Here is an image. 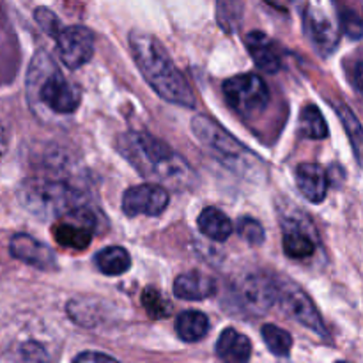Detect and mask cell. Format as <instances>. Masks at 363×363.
Segmentation results:
<instances>
[{
    "label": "cell",
    "mask_w": 363,
    "mask_h": 363,
    "mask_svg": "<svg viewBox=\"0 0 363 363\" xmlns=\"http://www.w3.org/2000/svg\"><path fill=\"white\" fill-rule=\"evenodd\" d=\"M117 149L138 174L160 186L169 184L174 190H183L194 181L191 167L169 144L145 131L123 133Z\"/></svg>",
    "instance_id": "obj_1"
},
{
    "label": "cell",
    "mask_w": 363,
    "mask_h": 363,
    "mask_svg": "<svg viewBox=\"0 0 363 363\" xmlns=\"http://www.w3.org/2000/svg\"><path fill=\"white\" fill-rule=\"evenodd\" d=\"M130 48L145 82L160 98L174 105L195 108V96L190 84L158 39L145 32L133 30L130 34Z\"/></svg>",
    "instance_id": "obj_2"
},
{
    "label": "cell",
    "mask_w": 363,
    "mask_h": 363,
    "mask_svg": "<svg viewBox=\"0 0 363 363\" xmlns=\"http://www.w3.org/2000/svg\"><path fill=\"white\" fill-rule=\"evenodd\" d=\"M20 204L41 220L67 218L87 209L85 199L77 188L64 181L32 177L21 183L18 190Z\"/></svg>",
    "instance_id": "obj_3"
},
{
    "label": "cell",
    "mask_w": 363,
    "mask_h": 363,
    "mask_svg": "<svg viewBox=\"0 0 363 363\" xmlns=\"http://www.w3.org/2000/svg\"><path fill=\"white\" fill-rule=\"evenodd\" d=\"M28 96L55 113H71L80 105V91L67 80L46 52H38L27 74Z\"/></svg>",
    "instance_id": "obj_4"
},
{
    "label": "cell",
    "mask_w": 363,
    "mask_h": 363,
    "mask_svg": "<svg viewBox=\"0 0 363 363\" xmlns=\"http://www.w3.org/2000/svg\"><path fill=\"white\" fill-rule=\"evenodd\" d=\"M191 130L201 144L206 145L229 169L241 174H252V176L262 170L261 160L241 142H238L229 131L223 130L216 121L206 116H195L191 119Z\"/></svg>",
    "instance_id": "obj_5"
},
{
    "label": "cell",
    "mask_w": 363,
    "mask_h": 363,
    "mask_svg": "<svg viewBox=\"0 0 363 363\" xmlns=\"http://www.w3.org/2000/svg\"><path fill=\"white\" fill-rule=\"evenodd\" d=\"M223 94L230 108L243 119H255L269 103V89L259 74H236L223 82Z\"/></svg>",
    "instance_id": "obj_6"
},
{
    "label": "cell",
    "mask_w": 363,
    "mask_h": 363,
    "mask_svg": "<svg viewBox=\"0 0 363 363\" xmlns=\"http://www.w3.org/2000/svg\"><path fill=\"white\" fill-rule=\"evenodd\" d=\"M277 282H279V301L277 303L280 305L284 314L289 315L293 321L300 323L311 332L318 333L319 337H328L325 321L311 296L300 286L289 282V280H277Z\"/></svg>",
    "instance_id": "obj_7"
},
{
    "label": "cell",
    "mask_w": 363,
    "mask_h": 363,
    "mask_svg": "<svg viewBox=\"0 0 363 363\" xmlns=\"http://www.w3.org/2000/svg\"><path fill=\"white\" fill-rule=\"evenodd\" d=\"M55 39L60 59L69 69H78L94 55V34L87 27H64Z\"/></svg>",
    "instance_id": "obj_8"
},
{
    "label": "cell",
    "mask_w": 363,
    "mask_h": 363,
    "mask_svg": "<svg viewBox=\"0 0 363 363\" xmlns=\"http://www.w3.org/2000/svg\"><path fill=\"white\" fill-rule=\"evenodd\" d=\"M170 197L167 188L155 183L131 186L123 195V211L126 216H158L169 206Z\"/></svg>",
    "instance_id": "obj_9"
},
{
    "label": "cell",
    "mask_w": 363,
    "mask_h": 363,
    "mask_svg": "<svg viewBox=\"0 0 363 363\" xmlns=\"http://www.w3.org/2000/svg\"><path fill=\"white\" fill-rule=\"evenodd\" d=\"M241 305L252 314H264L279 301V282L266 275H250L238 289Z\"/></svg>",
    "instance_id": "obj_10"
},
{
    "label": "cell",
    "mask_w": 363,
    "mask_h": 363,
    "mask_svg": "<svg viewBox=\"0 0 363 363\" xmlns=\"http://www.w3.org/2000/svg\"><path fill=\"white\" fill-rule=\"evenodd\" d=\"M66 222L57 225L53 229L55 234V240L59 241L62 247L74 248V250H84L91 245L92 233H94L96 218L92 215V211L84 209V211H78L77 215H71L67 218H64Z\"/></svg>",
    "instance_id": "obj_11"
},
{
    "label": "cell",
    "mask_w": 363,
    "mask_h": 363,
    "mask_svg": "<svg viewBox=\"0 0 363 363\" xmlns=\"http://www.w3.org/2000/svg\"><path fill=\"white\" fill-rule=\"evenodd\" d=\"M9 252L14 259L38 269H53L57 266V259L52 248L28 234L13 236L9 243Z\"/></svg>",
    "instance_id": "obj_12"
},
{
    "label": "cell",
    "mask_w": 363,
    "mask_h": 363,
    "mask_svg": "<svg viewBox=\"0 0 363 363\" xmlns=\"http://www.w3.org/2000/svg\"><path fill=\"white\" fill-rule=\"evenodd\" d=\"M296 177L298 190L301 191L307 201L314 202H323L326 197V191H328V176H326V170L323 169L318 163H300L296 167Z\"/></svg>",
    "instance_id": "obj_13"
},
{
    "label": "cell",
    "mask_w": 363,
    "mask_h": 363,
    "mask_svg": "<svg viewBox=\"0 0 363 363\" xmlns=\"http://www.w3.org/2000/svg\"><path fill=\"white\" fill-rule=\"evenodd\" d=\"M247 48L259 69L266 71V73H277L282 66V59H280L275 43L264 32H250L247 35Z\"/></svg>",
    "instance_id": "obj_14"
},
{
    "label": "cell",
    "mask_w": 363,
    "mask_h": 363,
    "mask_svg": "<svg viewBox=\"0 0 363 363\" xmlns=\"http://www.w3.org/2000/svg\"><path fill=\"white\" fill-rule=\"evenodd\" d=\"M216 293V282L208 275L199 272L183 273L174 282V294L179 300L199 301L211 298Z\"/></svg>",
    "instance_id": "obj_15"
},
{
    "label": "cell",
    "mask_w": 363,
    "mask_h": 363,
    "mask_svg": "<svg viewBox=\"0 0 363 363\" xmlns=\"http://www.w3.org/2000/svg\"><path fill=\"white\" fill-rule=\"evenodd\" d=\"M282 248L291 259L311 257L315 250V240L311 236L308 225H301L300 222H286Z\"/></svg>",
    "instance_id": "obj_16"
},
{
    "label": "cell",
    "mask_w": 363,
    "mask_h": 363,
    "mask_svg": "<svg viewBox=\"0 0 363 363\" xmlns=\"http://www.w3.org/2000/svg\"><path fill=\"white\" fill-rule=\"evenodd\" d=\"M216 354L223 363H248L252 357V342L243 333L227 328L216 342Z\"/></svg>",
    "instance_id": "obj_17"
},
{
    "label": "cell",
    "mask_w": 363,
    "mask_h": 363,
    "mask_svg": "<svg viewBox=\"0 0 363 363\" xmlns=\"http://www.w3.org/2000/svg\"><path fill=\"white\" fill-rule=\"evenodd\" d=\"M307 28L308 35L312 38L314 45L321 50L323 53H330L339 43V32L333 27L332 21L321 14L319 11H308L307 14Z\"/></svg>",
    "instance_id": "obj_18"
},
{
    "label": "cell",
    "mask_w": 363,
    "mask_h": 363,
    "mask_svg": "<svg viewBox=\"0 0 363 363\" xmlns=\"http://www.w3.org/2000/svg\"><path fill=\"white\" fill-rule=\"evenodd\" d=\"M199 230L213 241H225L233 234L234 225L227 215L216 208H206L197 218Z\"/></svg>",
    "instance_id": "obj_19"
},
{
    "label": "cell",
    "mask_w": 363,
    "mask_h": 363,
    "mask_svg": "<svg viewBox=\"0 0 363 363\" xmlns=\"http://www.w3.org/2000/svg\"><path fill=\"white\" fill-rule=\"evenodd\" d=\"M176 332L184 342H197L209 332L208 315L199 311H184L176 319Z\"/></svg>",
    "instance_id": "obj_20"
},
{
    "label": "cell",
    "mask_w": 363,
    "mask_h": 363,
    "mask_svg": "<svg viewBox=\"0 0 363 363\" xmlns=\"http://www.w3.org/2000/svg\"><path fill=\"white\" fill-rule=\"evenodd\" d=\"M96 266L105 275L117 277L130 269L131 257L128 250H124L123 247H106L96 255Z\"/></svg>",
    "instance_id": "obj_21"
},
{
    "label": "cell",
    "mask_w": 363,
    "mask_h": 363,
    "mask_svg": "<svg viewBox=\"0 0 363 363\" xmlns=\"http://www.w3.org/2000/svg\"><path fill=\"white\" fill-rule=\"evenodd\" d=\"M300 131L303 137L312 138V140H323L328 137V126L315 105H307L300 116Z\"/></svg>",
    "instance_id": "obj_22"
},
{
    "label": "cell",
    "mask_w": 363,
    "mask_h": 363,
    "mask_svg": "<svg viewBox=\"0 0 363 363\" xmlns=\"http://www.w3.org/2000/svg\"><path fill=\"white\" fill-rule=\"evenodd\" d=\"M264 344L275 357H289L293 347V337L289 332L277 325H264L261 330Z\"/></svg>",
    "instance_id": "obj_23"
},
{
    "label": "cell",
    "mask_w": 363,
    "mask_h": 363,
    "mask_svg": "<svg viewBox=\"0 0 363 363\" xmlns=\"http://www.w3.org/2000/svg\"><path fill=\"white\" fill-rule=\"evenodd\" d=\"M243 6L241 0H218V21L223 30H234L241 23Z\"/></svg>",
    "instance_id": "obj_24"
},
{
    "label": "cell",
    "mask_w": 363,
    "mask_h": 363,
    "mask_svg": "<svg viewBox=\"0 0 363 363\" xmlns=\"http://www.w3.org/2000/svg\"><path fill=\"white\" fill-rule=\"evenodd\" d=\"M142 305L149 312V315L155 319H163L170 314V303L163 298V294L160 291L152 289V287L144 291V294H142Z\"/></svg>",
    "instance_id": "obj_25"
},
{
    "label": "cell",
    "mask_w": 363,
    "mask_h": 363,
    "mask_svg": "<svg viewBox=\"0 0 363 363\" xmlns=\"http://www.w3.org/2000/svg\"><path fill=\"white\" fill-rule=\"evenodd\" d=\"M339 20L344 34L350 35L351 39L363 38V16L358 11L351 9V7H342L339 13Z\"/></svg>",
    "instance_id": "obj_26"
},
{
    "label": "cell",
    "mask_w": 363,
    "mask_h": 363,
    "mask_svg": "<svg viewBox=\"0 0 363 363\" xmlns=\"http://www.w3.org/2000/svg\"><path fill=\"white\" fill-rule=\"evenodd\" d=\"M238 234L248 245H262V241H264V229H262V225L257 220L248 218V216L240 220V223H238Z\"/></svg>",
    "instance_id": "obj_27"
},
{
    "label": "cell",
    "mask_w": 363,
    "mask_h": 363,
    "mask_svg": "<svg viewBox=\"0 0 363 363\" xmlns=\"http://www.w3.org/2000/svg\"><path fill=\"white\" fill-rule=\"evenodd\" d=\"M337 113H339V117L342 119V124L346 126L350 137L353 138L354 145L362 144V142H363V128H362V124L358 123L357 117H354V113L351 112V110L347 108L346 105L337 106Z\"/></svg>",
    "instance_id": "obj_28"
},
{
    "label": "cell",
    "mask_w": 363,
    "mask_h": 363,
    "mask_svg": "<svg viewBox=\"0 0 363 363\" xmlns=\"http://www.w3.org/2000/svg\"><path fill=\"white\" fill-rule=\"evenodd\" d=\"M34 18L39 23V27H41L46 34L52 35V38H57V35L60 34V30H62V25H60L59 18L55 16V13L46 9V7H38L34 13Z\"/></svg>",
    "instance_id": "obj_29"
},
{
    "label": "cell",
    "mask_w": 363,
    "mask_h": 363,
    "mask_svg": "<svg viewBox=\"0 0 363 363\" xmlns=\"http://www.w3.org/2000/svg\"><path fill=\"white\" fill-rule=\"evenodd\" d=\"M21 363H46L48 357H46L45 350L35 342H27L21 346L20 350Z\"/></svg>",
    "instance_id": "obj_30"
},
{
    "label": "cell",
    "mask_w": 363,
    "mask_h": 363,
    "mask_svg": "<svg viewBox=\"0 0 363 363\" xmlns=\"http://www.w3.org/2000/svg\"><path fill=\"white\" fill-rule=\"evenodd\" d=\"M73 363H121V362H117L116 358L108 357V354L96 353V351H85V353L78 354V357L73 360Z\"/></svg>",
    "instance_id": "obj_31"
},
{
    "label": "cell",
    "mask_w": 363,
    "mask_h": 363,
    "mask_svg": "<svg viewBox=\"0 0 363 363\" xmlns=\"http://www.w3.org/2000/svg\"><path fill=\"white\" fill-rule=\"evenodd\" d=\"M353 84L357 87V91L363 96V60L358 62L353 69Z\"/></svg>",
    "instance_id": "obj_32"
},
{
    "label": "cell",
    "mask_w": 363,
    "mask_h": 363,
    "mask_svg": "<svg viewBox=\"0 0 363 363\" xmlns=\"http://www.w3.org/2000/svg\"><path fill=\"white\" fill-rule=\"evenodd\" d=\"M340 363H346V362H340Z\"/></svg>",
    "instance_id": "obj_33"
}]
</instances>
